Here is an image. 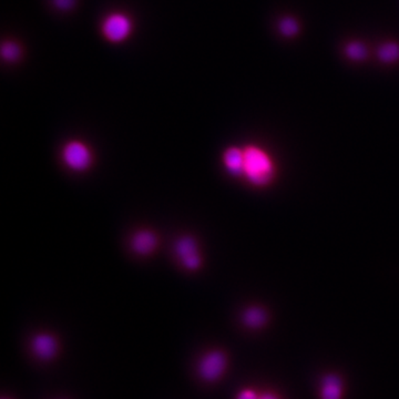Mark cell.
Listing matches in <instances>:
<instances>
[{"label": "cell", "mask_w": 399, "mask_h": 399, "mask_svg": "<svg viewBox=\"0 0 399 399\" xmlns=\"http://www.w3.org/2000/svg\"><path fill=\"white\" fill-rule=\"evenodd\" d=\"M243 174L248 178V182L257 186H264L270 183L276 176V167L269 153L255 146H246L243 149Z\"/></svg>", "instance_id": "6da1fadb"}, {"label": "cell", "mask_w": 399, "mask_h": 399, "mask_svg": "<svg viewBox=\"0 0 399 399\" xmlns=\"http://www.w3.org/2000/svg\"><path fill=\"white\" fill-rule=\"evenodd\" d=\"M227 368V357L222 352L212 351L203 355L197 364L200 377L205 382H216Z\"/></svg>", "instance_id": "7a4b0ae2"}, {"label": "cell", "mask_w": 399, "mask_h": 399, "mask_svg": "<svg viewBox=\"0 0 399 399\" xmlns=\"http://www.w3.org/2000/svg\"><path fill=\"white\" fill-rule=\"evenodd\" d=\"M66 165L73 171H84L91 165L92 156L89 149L80 141H70L62 151Z\"/></svg>", "instance_id": "3957f363"}, {"label": "cell", "mask_w": 399, "mask_h": 399, "mask_svg": "<svg viewBox=\"0 0 399 399\" xmlns=\"http://www.w3.org/2000/svg\"><path fill=\"white\" fill-rule=\"evenodd\" d=\"M133 24L126 15L114 13L109 15L103 24V35L110 41L120 43L131 33Z\"/></svg>", "instance_id": "277c9868"}, {"label": "cell", "mask_w": 399, "mask_h": 399, "mask_svg": "<svg viewBox=\"0 0 399 399\" xmlns=\"http://www.w3.org/2000/svg\"><path fill=\"white\" fill-rule=\"evenodd\" d=\"M176 254L182 264L188 270L195 271L201 265V257L197 250V241L191 236L179 239L176 246Z\"/></svg>", "instance_id": "5b68a950"}, {"label": "cell", "mask_w": 399, "mask_h": 399, "mask_svg": "<svg viewBox=\"0 0 399 399\" xmlns=\"http://www.w3.org/2000/svg\"><path fill=\"white\" fill-rule=\"evenodd\" d=\"M31 349L38 359L50 361L56 356L58 352L57 340L47 333L36 335L31 340Z\"/></svg>", "instance_id": "8992f818"}, {"label": "cell", "mask_w": 399, "mask_h": 399, "mask_svg": "<svg viewBox=\"0 0 399 399\" xmlns=\"http://www.w3.org/2000/svg\"><path fill=\"white\" fill-rule=\"evenodd\" d=\"M133 251L135 253L141 254V255H148L154 251V248H157L158 238L151 231L143 229L140 232L135 233L133 235Z\"/></svg>", "instance_id": "52a82bcc"}, {"label": "cell", "mask_w": 399, "mask_h": 399, "mask_svg": "<svg viewBox=\"0 0 399 399\" xmlns=\"http://www.w3.org/2000/svg\"><path fill=\"white\" fill-rule=\"evenodd\" d=\"M224 165L232 176H242L244 169V151L243 149L229 148L223 154Z\"/></svg>", "instance_id": "ba28073f"}, {"label": "cell", "mask_w": 399, "mask_h": 399, "mask_svg": "<svg viewBox=\"0 0 399 399\" xmlns=\"http://www.w3.org/2000/svg\"><path fill=\"white\" fill-rule=\"evenodd\" d=\"M342 391V382L338 376L329 375L324 378L322 384V399H340Z\"/></svg>", "instance_id": "9c48e42d"}, {"label": "cell", "mask_w": 399, "mask_h": 399, "mask_svg": "<svg viewBox=\"0 0 399 399\" xmlns=\"http://www.w3.org/2000/svg\"><path fill=\"white\" fill-rule=\"evenodd\" d=\"M267 315L264 310L254 306V308H248L243 314V322L246 326L251 329H259L266 323Z\"/></svg>", "instance_id": "30bf717a"}, {"label": "cell", "mask_w": 399, "mask_h": 399, "mask_svg": "<svg viewBox=\"0 0 399 399\" xmlns=\"http://www.w3.org/2000/svg\"><path fill=\"white\" fill-rule=\"evenodd\" d=\"M377 56L380 61L385 63H393L399 60V43L389 41L380 45L377 50Z\"/></svg>", "instance_id": "8fae6325"}, {"label": "cell", "mask_w": 399, "mask_h": 399, "mask_svg": "<svg viewBox=\"0 0 399 399\" xmlns=\"http://www.w3.org/2000/svg\"><path fill=\"white\" fill-rule=\"evenodd\" d=\"M345 54L349 59L361 61L367 57V48L361 41H352L347 43Z\"/></svg>", "instance_id": "7c38bea8"}, {"label": "cell", "mask_w": 399, "mask_h": 399, "mask_svg": "<svg viewBox=\"0 0 399 399\" xmlns=\"http://www.w3.org/2000/svg\"><path fill=\"white\" fill-rule=\"evenodd\" d=\"M278 30L284 37H294L299 31V24L293 17H284L278 22Z\"/></svg>", "instance_id": "4fadbf2b"}, {"label": "cell", "mask_w": 399, "mask_h": 399, "mask_svg": "<svg viewBox=\"0 0 399 399\" xmlns=\"http://www.w3.org/2000/svg\"><path fill=\"white\" fill-rule=\"evenodd\" d=\"M20 49L14 43H5L1 46V56L7 61H14L20 57Z\"/></svg>", "instance_id": "5bb4252c"}, {"label": "cell", "mask_w": 399, "mask_h": 399, "mask_svg": "<svg viewBox=\"0 0 399 399\" xmlns=\"http://www.w3.org/2000/svg\"><path fill=\"white\" fill-rule=\"evenodd\" d=\"M259 395L252 389H243L239 393L236 399H259Z\"/></svg>", "instance_id": "9a60e30c"}, {"label": "cell", "mask_w": 399, "mask_h": 399, "mask_svg": "<svg viewBox=\"0 0 399 399\" xmlns=\"http://www.w3.org/2000/svg\"><path fill=\"white\" fill-rule=\"evenodd\" d=\"M73 3V0H54V5L57 6L58 8L61 9L70 8Z\"/></svg>", "instance_id": "2e32d148"}, {"label": "cell", "mask_w": 399, "mask_h": 399, "mask_svg": "<svg viewBox=\"0 0 399 399\" xmlns=\"http://www.w3.org/2000/svg\"><path fill=\"white\" fill-rule=\"evenodd\" d=\"M259 399H278L276 395L273 394H264L259 397Z\"/></svg>", "instance_id": "e0dca14e"}, {"label": "cell", "mask_w": 399, "mask_h": 399, "mask_svg": "<svg viewBox=\"0 0 399 399\" xmlns=\"http://www.w3.org/2000/svg\"><path fill=\"white\" fill-rule=\"evenodd\" d=\"M3 399H7V398H3Z\"/></svg>", "instance_id": "ac0fdd59"}]
</instances>
